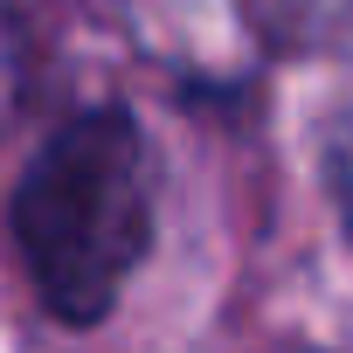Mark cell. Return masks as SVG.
I'll return each instance as SVG.
<instances>
[{"label":"cell","mask_w":353,"mask_h":353,"mask_svg":"<svg viewBox=\"0 0 353 353\" xmlns=\"http://www.w3.org/2000/svg\"><path fill=\"white\" fill-rule=\"evenodd\" d=\"M159 173L125 104L70 111L14 181V256L56 325H104L152 250Z\"/></svg>","instance_id":"cell-1"},{"label":"cell","mask_w":353,"mask_h":353,"mask_svg":"<svg viewBox=\"0 0 353 353\" xmlns=\"http://www.w3.org/2000/svg\"><path fill=\"white\" fill-rule=\"evenodd\" d=\"M325 201H332V215H339V229H346V243H353V111H339L332 125H325Z\"/></svg>","instance_id":"cell-3"},{"label":"cell","mask_w":353,"mask_h":353,"mask_svg":"<svg viewBox=\"0 0 353 353\" xmlns=\"http://www.w3.org/2000/svg\"><path fill=\"white\" fill-rule=\"evenodd\" d=\"M256 49L284 63H319L353 49V0H236Z\"/></svg>","instance_id":"cell-2"},{"label":"cell","mask_w":353,"mask_h":353,"mask_svg":"<svg viewBox=\"0 0 353 353\" xmlns=\"http://www.w3.org/2000/svg\"><path fill=\"white\" fill-rule=\"evenodd\" d=\"M21 70H28V28H21V8H14V0H0V111H14Z\"/></svg>","instance_id":"cell-4"}]
</instances>
